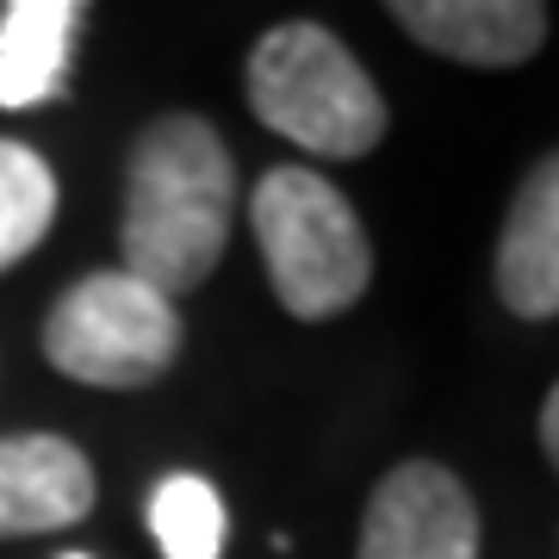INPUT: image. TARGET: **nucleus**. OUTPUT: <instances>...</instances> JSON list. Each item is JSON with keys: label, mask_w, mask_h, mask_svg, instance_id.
<instances>
[{"label": "nucleus", "mask_w": 559, "mask_h": 559, "mask_svg": "<svg viewBox=\"0 0 559 559\" xmlns=\"http://www.w3.org/2000/svg\"><path fill=\"white\" fill-rule=\"evenodd\" d=\"M237 218V162L224 138L193 112L143 124L124 168V274L156 286L162 299L193 293L224 261Z\"/></svg>", "instance_id": "f257e3e1"}, {"label": "nucleus", "mask_w": 559, "mask_h": 559, "mask_svg": "<svg viewBox=\"0 0 559 559\" xmlns=\"http://www.w3.org/2000/svg\"><path fill=\"white\" fill-rule=\"evenodd\" d=\"M249 112L323 162H355L380 150L392 124L385 94L355 62V50L311 20L261 32V44L249 50Z\"/></svg>", "instance_id": "f03ea898"}, {"label": "nucleus", "mask_w": 559, "mask_h": 559, "mask_svg": "<svg viewBox=\"0 0 559 559\" xmlns=\"http://www.w3.org/2000/svg\"><path fill=\"white\" fill-rule=\"evenodd\" d=\"M249 224H255L274 299L299 323H330L348 305H360L367 280H373V249H367L355 205L342 200V187H330L311 168L280 162L261 175Z\"/></svg>", "instance_id": "7ed1b4c3"}, {"label": "nucleus", "mask_w": 559, "mask_h": 559, "mask_svg": "<svg viewBox=\"0 0 559 559\" xmlns=\"http://www.w3.org/2000/svg\"><path fill=\"white\" fill-rule=\"evenodd\" d=\"M180 355V318L175 299H162L156 286L138 274H87L75 280L50 318H44V360L81 385L106 392H138L162 380Z\"/></svg>", "instance_id": "20e7f679"}, {"label": "nucleus", "mask_w": 559, "mask_h": 559, "mask_svg": "<svg viewBox=\"0 0 559 559\" xmlns=\"http://www.w3.org/2000/svg\"><path fill=\"white\" fill-rule=\"evenodd\" d=\"M355 559H479V503L441 460H404L367 498Z\"/></svg>", "instance_id": "39448f33"}, {"label": "nucleus", "mask_w": 559, "mask_h": 559, "mask_svg": "<svg viewBox=\"0 0 559 559\" xmlns=\"http://www.w3.org/2000/svg\"><path fill=\"white\" fill-rule=\"evenodd\" d=\"M392 25H404L423 50L473 69H516L547 44L540 0H392Z\"/></svg>", "instance_id": "423d86ee"}, {"label": "nucleus", "mask_w": 559, "mask_h": 559, "mask_svg": "<svg viewBox=\"0 0 559 559\" xmlns=\"http://www.w3.org/2000/svg\"><path fill=\"white\" fill-rule=\"evenodd\" d=\"M491 280L516 318H559V150L535 162V175L522 180L503 212Z\"/></svg>", "instance_id": "0eeeda50"}, {"label": "nucleus", "mask_w": 559, "mask_h": 559, "mask_svg": "<svg viewBox=\"0 0 559 559\" xmlns=\"http://www.w3.org/2000/svg\"><path fill=\"white\" fill-rule=\"evenodd\" d=\"M94 510V466L62 436L0 441V540L50 535Z\"/></svg>", "instance_id": "6e6552de"}, {"label": "nucleus", "mask_w": 559, "mask_h": 559, "mask_svg": "<svg viewBox=\"0 0 559 559\" xmlns=\"http://www.w3.org/2000/svg\"><path fill=\"white\" fill-rule=\"evenodd\" d=\"M81 32L75 0H7L0 7V106L25 112L62 94Z\"/></svg>", "instance_id": "1a4fd4ad"}, {"label": "nucleus", "mask_w": 559, "mask_h": 559, "mask_svg": "<svg viewBox=\"0 0 559 559\" xmlns=\"http://www.w3.org/2000/svg\"><path fill=\"white\" fill-rule=\"evenodd\" d=\"M57 218V175L32 143L0 138V267L32 255Z\"/></svg>", "instance_id": "9d476101"}, {"label": "nucleus", "mask_w": 559, "mask_h": 559, "mask_svg": "<svg viewBox=\"0 0 559 559\" xmlns=\"http://www.w3.org/2000/svg\"><path fill=\"white\" fill-rule=\"evenodd\" d=\"M224 498L200 473H175L150 498V535L168 559H218L224 554Z\"/></svg>", "instance_id": "9b49d317"}, {"label": "nucleus", "mask_w": 559, "mask_h": 559, "mask_svg": "<svg viewBox=\"0 0 559 559\" xmlns=\"http://www.w3.org/2000/svg\"><path fill=\"white\" fill-rule=\"evenodd\" d=\"M540 448H547V460L559 466V385L547 392V404H540Z\"/></svg>", "instance_id": "f8f14e48"}, {"label": "nucleus", "mask_w": 559, "mask_h": 559, "mask_svg": "<svg viewBox=\"0 0 559 559\" xmlns=\"http://www.w3.org/2000/svg\"><path fill=\"white\" fill-rule=\"evenodd\" d=\"M62 559H87V554H62Z\"/></svg>", "instance_id": "ddd939ff"}]
</instances>
